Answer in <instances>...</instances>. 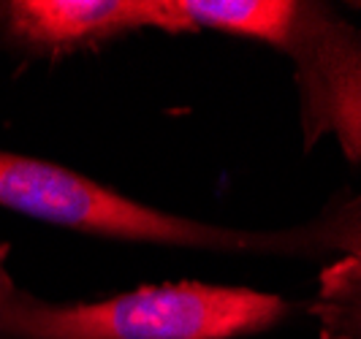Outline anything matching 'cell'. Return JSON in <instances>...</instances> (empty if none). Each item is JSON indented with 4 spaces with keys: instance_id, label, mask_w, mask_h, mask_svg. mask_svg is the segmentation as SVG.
Returning a JSON list of instances; mask_svg holds the SVG:
<instances>
[{
    "instance_id": "cell-2",
    "label": "cell",
    "mask_w": 361,
    "mask_h": 339,
    "mask_svg": "<svg viewBox=\"0 0 361 339\" xmlns=\"http://www.w3.org/2000/svg\"><path fill=\"white\" fill-rule=\"evenodd\" d=\"M8 255L0 239V339H245L305 309L269 290L196 280L52 302L19 285Z\"/></svg>"
},
{
    "instance_id": "cell-5",
    "label": "cell",
    "mask_w": 361,
    "mask_h": 339,
    "mask_svg": "<svg viewBox=\"0 0 361 339\" xmlns=\"http://www.w3.org/2000/svg\"><path fill=\"white\" fill-rule=\"evenodd\" d=\"M321 339H361V258L348 255L318 271L312 299L305 304Z\"/></svg>"
},
{
    "instance_id": "cell-3",
    "label": "cell",
    "mask_w": 361,
    "mask_h": 339,
    "mask_svg": "<svg viewBox=\"0 0 361 339\" xmlns=\"http://www.w3.org/2000/svg\"><path fill=\"white\" fill-rule=\"evenodd\" d=\"M188 33L267 44L293 71L305 149L331 142L361 163V27L310 0H177Z\"/></svg>"
},
{
    "instance_id": "cell-1",
    "label": "cell",
    "mask_w": 361,
    "mask_h": 339,
    "mask_svg": "<svg viewBox=\"0 0 361 339\" xmlns=\"http://www.w3.org/2000/svg\"><path fill=\"white\" fill-rule=\"evenodd\" d=\"M0 207L66 231L161 250L318 261L361 258V190H343L321 212L283 228H234L169 212L47 158L0 149Z\"/></svg>"
},
{
    "instance_id": "cell-4",
    "label": "cell",
    "mask_w": 361,
    "mask_h": 339,
    "mask_svg": "<svg viewBox=\"0 0 361 339\" xmlns=\"http://www.w3.org/2000/svg\"><path fill=\"white\" fill-rule=\"evenodd\" d=\"M142 30L177 33L171 0H0V49L36 60L92 52Z\"/></svg>"
}]
</instances>
